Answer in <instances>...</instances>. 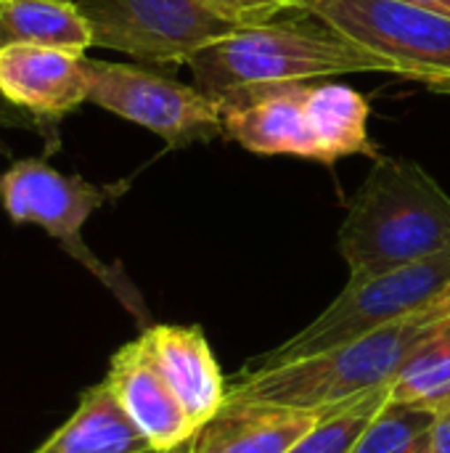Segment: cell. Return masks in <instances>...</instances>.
Masks as SVG:
<instances>
[{
    "instance_id": "6da1fadb",
    "label": "cell",
    "mask_w": 450,
    "mask_h": 453,
    "mask_svg": "<svg viewBox=\"0 0 450 453\" xmlns=\"http://www.w3.org/2000/svg\"><path fill=\"white\" fill-rule=\"evenodd\" d=\"M448 250V191L411 159L377 157L339 226L350 279H371Z\"/></svg>"
},
{
    "instance_id": "7a4b0ae2",
    "label": "cell",
    "mask_w": 450,
    "mask_h": 453,
    "mask_svg": "<svg viewBox=\"0 0 450 453\" xmlns=\"http://www.w3.org/2000/svg\"><path fill=\"white\" fill-rule=\"evenodd\" d=\"M446 321V313L432 303L430 308L347 345L268 369L244 366L228 382V395L316 414L350 406L371 393L390 390L414 350Z\"/></svg>"
},
{
    "instance_id": "3957f363",
    "label": "cell",
    "mask_w": 450,
    "mask_h": 453,
    "mask_svg": "<svg viewBox=\"0 0 450 453\" xmlns=\"http://www.w3.org/2000/svg\"><path fill=\"white\" fill-rule=\"evenodd\" d=\"M316 19V16H313ZM196 88L220 98L249 85L294 80H326L353 72H390L398 66L371 53L321 21H276L252 29H233L210 42L188 61Z\"/></svg>"
},
{
    "instance_id": "277c9868",
    "label": "cell",
    "mask_w": 450,
    "mask_h": 453,
    "mask_svg": "<svg viewBox=\"0 0 450 453\" xmlns=\"http://www.w3.org/2000/svg\"><path fill=\"white\" fill-rule=\"evenodd\" d=\"M448 287L450 250L371 279H347V287L334 297V303L305 329L278 348L252 358L247 366L268 369L347 345L430 308Z\"/></svg>"
},
{
    "instance_id": "5b68a950",
    "label": "cell",
    "mask_w": 450,
    "mask_h": 453,
    "mask_svg": "<svg viewBox=\"0 0 450 453\" xmlns=\"http://www.w3.org/2000/svg\"><path fill=\"white\" fill-rule=\"evenodd\" d=\"M117 191L119 186L109 188L88 183L80 175H64L45 159L13 162L0 178V199L8 218L13 223L40 226L48 236H53L74 260H80L95 279H101L146 329L151 324L141 292L122 271L103 265L82 242V226L88 218Z\"/></svg>"
},
{
    "instance_id": "8992f818",
    "label": "cell",
    "mask_w": 450,
    "mask_h": 453,
    "mask_svg": "<svg viewBox=\"0 0 450 453\" xmlns=\"http://www.w3.org/2000/svg\"><path fill=\"white\" fill-rule=\"evenodd\" d=\"M93 45L141 64L180 66L202 48L233 32L196 0H77Z\"/></svg>"
},
{
    "instance_id": "52a82bcc",
    "label": "cell",
    "mask_w": 450,
    "mask_h": 453,
    "mask_svg": "<svg viewBox=\"0 0 450 453\" xmlns=\"http://www.w3.org/2000/svg\"><path fill=\"white\" fill-rule=\"evenodd\" d=\"M88 101L151 130L170 149L223 135L220 106L212 96L151 69L90 58Z\"/></svg>"
},
{
    "instance_id": "ba28073f",
    "label": "cell",
    "mask_w": 450,
    "mask_h": 453,
    "mask_svg": "<svg viewBox=\"0 0 450 453\" xmlns=\"http://www.w3.org/2000/svg\"><path fill=\"white\" fill-rule=\"evenodd\" d=\"M310 16L390 58L411 82L450 77V19L400 0H313Z\"/></svg>"
},
{
    "instance_id": "9c48e42d",
    "label": "cell",
    "mask_w": 450,
    "mask_h": 453,
    "mask_svg": "<svg viewBox=\"0 0 450 453\" xmlns=\"http://www.w3.org/2000/svg\"><path fill=\"white\" fill-rule=\"evenodd\" d=\"M313 82H273L231 90L217 101L223 135L260 157L321 159Z\"/></svg>"
},
{
    "instance_id": "30bf717a",
    "label": "cell",
    "mask_w": 450,
    "mask_h": 453,
    "mask_svg": "<svg viewBox=\"0 0 450 453\" xmlns=\"http://www.w3.org/2000/svg\"><path fill=\"white\" fill-rule=\"evenodd\" d=\"M0 96L53 127L90 98V58L29 42L0 45Z\"/></svg>"
},
{
    "instance_id": "8fae6325",
    "label": "cell",
    "mask_w": 450,
    "mask_h": 453,
    "mask_svg": "<svg viewBox=\"0 0 450 453\" xmlns=\"http://www.w3.org/2000/svg\"><path fill=\"white\" fill-rule=\"evenodd\" d=\"M106 385L159 453L172 451L196 430L186 406L149 353L143 337L122 345L109 364Z\"/></svg>"
},
{
    "instance_id": "7c38bea8",
    "label": "cell",
    "mask_w": 450,
    "mask_h": 453,
    "mask_svg": "<svg viewBox=\"0 0 450 453\" xmlns=\"http://www.w3.org/2000/svg\"><path fill=\"white\" fill-rule=\"evenodd\" d=\"M329 414V411H326ZM326 414L231 398L167 453H286Z\"/></svg>"
},
{
    "instance_id": "4fadbf2b",
    "label": "cell",
    "mask_w": 450,
    "mask_h": 453,
    "mask_svg": "<svg viewBox=\"0 0 450 453\" xmlns=\"http://www.w3.org/2000/svg\"><path fill=\"white\" fill-rule=\"evenodd\" d=\"M141 337L196 427L220 411L228 401V382L202 326L151 324Z\"/></svg>"
},
{
    "instance_id": "5bb4252c",
    "label": "cell",
    "mask_w": 450,
    "mask_h": 453,
    "mask_svg": "<svg viewBox=\"0 0 450 453\" xmlns=\"http://www.w3.org/2000/svg\"><path fill=\"white\" fill-rule=\"evenodd\" d=\"M34 453H159L127 417L106 380L88 388L77 411Z\"/></svg>"
},
{
    "instance_id": "9a60e30c",
    "label": "cell",
    "mask_w": 450,
    "mask_h": 453,
    "mask_svg": "<svg viewBox=\"0 0 450 453\" xmlns=\"http://www.w3.org/2000/svg\"><path fill=\"white\" fill-rule=\"evenodd\" d=\"M8 42L85 53L93 32L77 0H0V45Z\"/></svg>"
},
{
    "instance_id": "2e32d148",
    "label": "cell",
    "mask_w": 450,
    "mask_h": 453,
    "mask_svg": "<svg viewBox=\"0 0 450 453\" xmlns=\"http://www.w3.org/2000/svg\"><path fill=\"white\" fill-rule=\"evenodd\" d=\"M387 401L419 406L450 401V319L403 364L390 385Z\"/></svg>"
},
{
    "instance_id": "e0dca14e",
    "label": "cell",
    "mask_w": 450,
    "mask_h": 453,
    "mask_svg": "<svg viewBox=\"0 0 450 453\" xmlns=\"http://www.w3.org/2000/svg\"><path fill=\"white\" fill-rule=\"evenodd\" d=\"M438 409L387 401L350 453H430Z\"/></svg>"
},
{
    "instance_id": "ac0fdd59",
    "label": "cell",
    "mask_w": 450,
    "mask_h": 453,
    "mask_svg": "<svg viewBox=\"0 0 450 453\" xmlns=\"http://www.w3.org/2000/svg\"><path fill=\"white\" fill-rule=\"evenodd\" d=\"M390 390L371 393L350 406L329 411L305 438H300L286 453H350L358 438L374 419V414L387 403Z\"/></svg>"
},
{
    "instance_id": "d6986e66",
    "label": "cell",
    "mask_w": 450,
    "mask_h": 453,
    "mask_svg": "<svg viewBox=\"0 0 450 453\" xmlns=\"http://www.w3.org/2000/svg\"><path fill=\"white\" fill-rule=\"evenodd\" d=\"M207 13L233 29L276 24L286 13H308L302 0H196Z\"/></svg>"
},
{
    "instance_id": "ffe728a7",
    "label": "cell",
    "mask_w": 450,
    "mask_h": 453,
    "mask_svg": "<svg viewBox=\"0 0 450 453\" xmlns=\"http://www.w3.org/2000/svg\"><path fill=\"white\" fill-rule=\"evenodd\" d=\"M5 127H13V130H34V133H42V127H50L45 122H40L37 117L27 114L24 109L13 106L11 101H5L0 96V130Z\"/></svg>"
},
{
    "instance_id": "44dd1931",
    "label": "cell",
    "mask_w": 450,
    "mask_h": 453,
    "mask_svg": "<svg viewBox=\"0 0 450 453\" xmlns=\"http://www.w3.org/2000/svg\"><path fill=\"white\" fill-rule=\"evenodd\" d=\"M438 417L432 425V438H430V453H450V401L435 406Z\"/></svg>"
},
{
    "instance_id": "7402d4cb",
    "label": "cell",
    "mask_w": 450,
    "mask_h": 453,
    "mask_svg": "<svg viewBox=\"0 0 450 453\" xmlns=\"http://www.w3.org/2000/svg\"><path fill=\"white\" fill-rule=\"evenodd\" d=\"M400 3H408V5H416V8H424V11H432V13L450 19V0H400Z\"/></svg>"
},
{
    "instance_id": "603a6c76",
    "label": "cell",
    "mask_w": 450,
    "mask_h": 453,
    "mask_svg": "<svg viewBox=\"0 0 450 453\" xmlns=\"http://www.w3.org/2000/svg\"><path fill=\"white\" fill-rule=\"evenodd\" d=\"M422 85H424L427 90H432V93L450 96V77H430V80H424Z\"/></svg>"
},
{
    "instance_id": "cb8c5ba5",
    "label": "cell",
    "mask_w": 450,
    "mask_h": 453,
    "mask_svg": "<svg viewBox=\"0 0 450 453\" xmlns=\"http://www.w3.org/2000/svg\"><path fill=\"white\" fill-rule=\"evenodd\" d=\"M435 305L446 313V319H450V287L443 292V295H440V297H438V300H435Z\"/></svg>"
},
{
    "instance_id": "d4e9b609",
    "label": "cell",
    "mask_w": 450,
    "mask_h": 453,
    "mask_svg": "<svg viewBox=\"0 0 450 453\" xmlns=\"http://www.w3.org/2000/svg\"><path fill=\"white\" fill-rule=\"evenodd\" d=\"M305 3V11H310V5H313V0H302Z\"/></svg>"
}]
</instances>
